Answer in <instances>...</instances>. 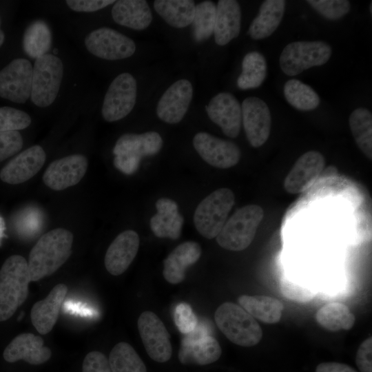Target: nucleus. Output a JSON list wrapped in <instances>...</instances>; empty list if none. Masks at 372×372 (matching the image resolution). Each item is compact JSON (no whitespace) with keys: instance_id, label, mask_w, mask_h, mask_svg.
<instances>
[{"instance_id":"f257e3e1","label":"nucleus","mask_w":372,"mask_h":372,"mask_svg":"<svg viewBox=\"0 0 372 372\" xmlns=\"http://www.w3.org/2000/svg\"><path fill=\"white\" fill-rule=\"evenodd\" d=\"M73 240V234L64 228L43 234L29 254L31 281H38L57 271L70 256Z\"/></svg>"},{"instance_id":"7c9ffc66","label":"nucleus","mask_w":372,"mask_h":372,"mask_svg":"<svg viewBox=\"0 0 372 372\" xmlns=\"http://www.w3.org/2000/svg\"><path fill=\"white\" fill-rule=\"evenodd\" d=\"M52 32L48 23L43 20L32 21L25 29L23 36V49L33 59L48 54L52 45Z\"/></svg>"},{"instance_id":"79ce46f5","label":"nucleus","mask_w":372,"mask_h":372,"mask_svg":"<svg viewBox=\"0 0 372 372\" xmlns=\"http://www.w3.org/2000/svg\"><path fill=\"white\" fill-rule=\"evenodd\" d=\"M23 145L18 131L0 132V162L19 152Z\"/></svg>"},{"instance_id":"ddd939ff","label":"nucleus","mask_w":372,"mask_h":372,"mask_svg":"<svg viewBox=\"0 0 372 372\" xmlns=\"http://www.w3.org/2000/svg\"><path fill=\"white\" fill-rule=\"evenodd\" d=\"M193 145L207 163L217 168L231 167L239 162L241 156L240 149L235 143L204 132L194 136Z\"/></svg>"},{"instance_id":"6e6552de","label":"nucleus","mask_w":372,"mask_h":372,"mask_svg":"<svg viewBox=\"0 0 372 372\" xmlns=\"http://www.w3.org/2000/svg\"><path fill=\"white\" fill-rule=\"evenodd\" d=\"M331 47L322 41H300L287 45L282 50L279 63L288 76H296L314 66L325 64L331 56Z\"/></svg>"},{"instance_id":"4c0bfd02","label":"nucleus","mask_w":372,"mask_h":372,"mask_svg":"<svg viewBox=\"0 0 372 372\" xmlns=\"http://www.w3.org/2000/svg\"><path fill=\"white\" fill-rule=\"evenodd\" d=\"M31 122L29 114L21 110L12 107H0V132L23 130L27 128Z\"/></svg>"},{"instance_id":"c03bdc74","label":"nucleus","mask_w":372,"mask_h":372,"mask_svg":"<svg viewBox=\"0 0 372 372\" xmlns=\"http://www.w3.org/2000/svg\"><path fill=\"white\" fill-rule=\"evenodd\" d=\"M19 223L18 225H20L22 231L28 234L35 233L43 225L42 213L37 208H28L22 212Z\"/></svg>"},{"instance_id":"3c124183","label":"nucleus","mask_w":372,"mask_h":372,"mask_svg":"<svg viewBox=\"0 0 372 372\" xmlns=\"http://www.w3.org/2000/svg\"><path fill=\"white\" fill-rule=\"evenodd\" d=\"M370 12L372 13V3H370Z\"/></svg>"},{"instance_id":"9d476101","label":"nucleus","mask_w":372,"mask_h":372,"mask_svg":"<svg viewBox=\"0 0 372 372\" xmlns=\"http://www.w3.org/2000/svg\"><path fill=\"white\" fill-rule=\"evenodd\" d=\"M84 43L92 54L109 61L130 57L136 51V44L132 39L106 27L90 32L85 37Z\"/></svg>"},{"instance_id":"a19ab883","label":"nucleus","mask_w":372,"mask_h":372,"mask_svg":"<svg viewBox=\"0 0 372 372\" xmlns=\"http://www.w3.org/2000/svg\"><path fill=\"white\" fill-rule=\"evenodd\" d=\"M174 322L180 333L187 334L195 329L198 318L190 305L182 302L175 308Z\"/></svg>"},{"instance_id":"9b49d317","label":"nucleus","mask_w":372,"mask_h":372,"mask_svg":"<svg viewBox=\"0 0 372 372\" xmlns=\"http://www.w3.org/2000/svg\"><path fill=\"white\" fill-rule=\"evenodd\" d=\"M33 66L26 59L17 58L0 70V96L17 103L30 98Z\"/></svg>"},{"instance_id":"4468645a","label":"nucleus","mask_w":372,"mask_h":372,"mask_svg":"<svg viewBox=\"0 0 372 372\" xmlns=\"http://www.w3.org/2000/svg\"><path fill=\"white\" fill-rule=\"evenodd\" d=\"M242 121L246 136L254 147L262 146L269 138L271 117L267 103L256 96L246 98L242 103Z\"/></svg>"},{"instance_id":"0eeeda50","label":"nucleus","mask_w":372,"mask_h":372,"mask_svg":"<svg viewBox=\"0 0 372 372\" xmlns=\"http://www.w3.org/2000/svg\"><path fill=\"white\" fill-rule=\"evenodd\" d=\"M63 76L61 60L46 54L37 58L32 71L30 99L40 107L50 106L56 99Z\"/></svg>"},{"instance_id":"c9c22d12","label":"nucleus","mask_w":372,"mask_h":372,"mask_svg":"<svg viewBox=\"0 0 372 372\" xmlns=\"http://www.w3.org/2000/svg\"><path fill=\"white\" fill-rule=\"evenodd\" d=\"M112 372H147L146 366L134 349L121 342L112 349L109 355Z\"/></svg>"},{"instance_id":"39448f33","label":"nucleus","mask_w":372,"mask_h":372,"mask_svg":"<svg viewBox=\"0 0 372 372\" xmlns=\"http://www.w3.org/2000/svg\"><path fill=\"white\" fill-rule=\"evenodd\" d=\"M163 144L162 137L156 132L125 134L118 138L113 149L114 165L125 174H133L141 158L157 154Z\"/></svg>"},{"instance_id":"a18cd8bd","label":"nucleus","mask_w":372,"mask_h":372,"mask_svg":"<svg viewBox=\"0 0 372 372\" xmlns=\"http://www.w3.org/2000/svg\"><path fill=\"white\" fill-rule=\"evenodd\" d=\"M372 337L364 340L360 345L355 362L360 372H372Z\"/></svg>"},{"instance_id":"09e8293b","label":"nucleus","mask_w":372,"mask_h":372,"mask_svg":"<svg viewBox=\"0 0 372 372\" xmlns=\"http://www.w3.org/2000/svg\"><path fill=\"white\" fill-rule=\"evenodd\" d=\"M209 335L208 326L203 321L198 323L195 329L189 333L185 334L183 338L187 340L195 341L198 340Z\"/></svg>"},{"instance_id":"f03ea898","label":"nucleus","mask_w":372,"mask_h":372,"mask_svg":"<svg viewBox=\"0 0 372 372\" xmlns=\"http://www.w3.org/2000/svg\"><path fill=\"white\" fill-rule=\"evenodd\" d=\"M31 276L27 260L20 255L8 257L0 269V322L8 320L25 301Z\"/></svg>"},{"instance_id":"c85d7f7f","label":"nucleus","mask_w":372,"mask_h":372,"mask_svg":"<svg viewBox=\"0 0 372 372\" xmlns=\"http://www.w3.org/2000/svg\"><path fill=\"white\" fill-rule=\"evenodd\" d=\"M238 300L242 309L263 322L276 323L282 317L284 305L277 298L267 296L242 295Z\"/></svg>"},{"instance_id":"473e14b6","label":"nucleus","mask_w":372,"mask_h":372,"mask_svg":"<svg viewBox=\"0 0 372 372\" xmlns=\"http://www.w3.org/2000/svg\"><path fill=\"white\" fill-rule=\"evenodd\" d=\"M267 75V62L258 52H250L243 58L242 72L237 79V85L241 90L260 87Z\"/></svg>"},{"instance_id":"1a4fd4ad","label":"nucleus","mask_w":372,"mask_h":372,"mask_svg":"<svg viewBox=\"0 0 372 372\" xmlns=\"http://www.w3.org/2000/svg\"><path fill=\"white\" fill-rule=\"evenodd\" d=\"M137 85L130 73L118 74L110 83L103 101L101 114L107 122L121 120L133 110L136 101Z\"/></svg>"},{"instance_id":"2eb2a0df","label":"nucleus","mask_w":372,"mask_h":372,"mask_svg":"<svg viewBox=\"0 0 372 372\" xmlns=\"http://www.w3.org/2000/svg\"><path fill=\"white\" fill-rule=\"evenodd\" d=\"M87 165V158L79 154L54 160L43 174V183L55 191L65 189L80 182L86 173Z\"/></svg>"},{"instance_id":"b1692460","label":"nucleus","mask_w":372,"mask_h":372,"mask_svg":"<svg viewBox=\"0 0 372 372\" xmlns=\"http://www.w3.org/2000/svg\"><path fill=\"white\" fill-rule=\"evenodd\" d=\"M157 213L149 222L150 228L158 238L178 239L181 234L183 216L178 213L176 203L169 198H161L156 203Z\"/></svg>"},{"instance_id":"49530a36","label":"nucleus","mask_w":372,"mask_h":372,"mask_svg":"<svg viewBox=\"0 0 372 372\" xmlns=\"http://www.w3.org/2000/svg\"><path fill=\"white\" fill-rule=\"evenodd\" d=\"M114 2L113 0H68L66 4L74 11L91 12L99 10Z\"/></svg>"},{"instance_id":"412c9836","label":"nucleus","mask_w":372,"mask_h":372,"mask_svg":"<svg viewBox=\"0 0 372 372\" xmlns=\"http://www.w3.org/2000/svg\"><path fill=\"white\" fill-rule=\"evenodd\" d=\"M3 356L8 362L23 360L26 362L39 365L45 363L52 356V351L43 346L41 337L31 333L17 335L4 349Z\"/></svg>"},{"instance_id":"6ab92c4d","label":"nucleus","mask_w":372,"mask_h":372,"mask_svg":"<svg viewBox=\"0 0 372 372\" xmlns=\"http://www.w3.org/2000/svg\"><path fill=\"white\" fill-rule=\"evenodd\" d=\"M46 154L43 147L35 145L11 159L0 171L1 180L10 185L24 183L41 169Z\"/></svg>"},{"instance_id":"f3484780","label":"nucleus","mask_w":372,"mask_h":372,"mask_svg":"<svg viewBox=\"0 0 372 372\" xmlns=\"http://www.w3.org/2000/svg\"><path fill=\"white\" fill-rule=\"evenodd\" d=\"M193 96V87L187 79L172 84L160 98L156 106L157 116L163 121L176 124L185 116Z\"/></svg>"},{"instance_id":"37998d69","label":"nucleus","mask_w":372,"mask_h":372,"mask_svg":"<svg viewBox=\"0 0 372 372\" xmlns=\"http://www.w3.org/2000/svg\"><path fill=\"white\" fill-rule=\"evenodd\" d=\"M82 372H112L108 359L101 352L88 353L83 362Z\"/></svg>"},{"instance_id":"a878e982","label":"nucleus","mask_w":372,"mask_h":372,"mask_svg":"<svg viewBox=\"0 0 372 372\" xmlns=\"http://www.w3.org/2000/svg\"><path fill=\"white\" fill-rule=\"evenodd\" d=\"M222 349L218 341L211 335L198 340L183 338L178 351V360L186 365H207L218 360Z\"/></svg>"},{"instance_id":"bb28decb","label":"nucleus","mask_w":372,"mask_h":372,"mask_svg":"<svg viewBox=\"0 0 372 372\" xmlns=\"http://www.w3.org/2000/svg\"><path fill=\"white\" fill-rule=\"evenodd\" d=\"M112 17L116 23L136 30L147 28L152 21L151 9L145 0L116 1Z\"/></svg>"},{"instance_id":"dca6fc26","label":"nucleus","mask_w":372,"mask_h":372,"mask_svg":"<svg viewBox=\"0 0 372 372\" xmlns=\"http://www.w3.org/2000/svg\"><path fill=\"white\" fill-rule=\"evenodd\" d=\"M210 120L230 138H236L240 131L242 110L239 101L229 92H220L205 107Z\"/></svg>"},{"instance_id":"5701e85b","label":"nucleus","mask_w":372,"mask_h":372,"mask_svg":"<svg viewBox=\"0 0 372 372\" xmlns=\"http://www.w3.org/2000/svg\"><path fill=\"white\" fill-rule=\"evenodd\" d=\"M202 249L194 241H187L177 246L165 259L163 274L171 284H178L185 278L186 269L200 258Z\"/></svg>"},{"instance_id":"de8ad7c7","label":"nucleus","mask_w":372,"mask_h":372,"mask_svg":"<svg viewBox=\"0 0 372 372\" xmlns=\"http://www.w3.org/2000/svg\"><path fill=\"white\" fill-rule=\"evenodd\" d=\"M315 372H357L351 366L340 362H327L319 364Z\"/></svg>"},{"instance_id":"c756f323","label":"nucleus","mask_w":372,"mask_h":372,"mask_svg":"<svg viewBox=\"0 0 372 372\" xmlns=\"http://www.w3.org/2000/svg\"><path fill=\"white\" fill-rule=\"evenodd\" d=\"M154 8L168 25L182 28L192 23L196 5L192 0H155Z\"/></svg>"},{"instance_id":"58836bf2","label":"nucleus","mask_w":372,"mask_h":372,"mask_svg":"<svg viewBox=\"0 0 372 372\" xmlns=\"http://www.w3.org/2000/svg\"><path fill=\"white\" fill-rule=\"evenodd\" d=\"M280 289L285 298L298 303L309 302L316 295V291L311 286L293 279L282 280Z\"/></svg>"},{"instance_id":"2f4dec72","label":"nucleus","mask_w":372,"mask_h":372,"mask_svg":"<svg viewBox=\"0 0 372 372\" xmlns=\"http://www.w3.org/2000/svg\"><path fill=\"white\" fill-rule=\"evenodd\" d=\"M317 322L330 331L349 330L355 323V316L341 302H329L320 307L315 316Z\"/></svg>"},{"instance_id":"8fccbe9b","label":"nucleus","mask_w":372,"mask_h":372,"mask_svg":"<svg viewBox=\"0 0 372 372\" xmlns=\"http://www.w3.org/2000/svg\"><path fill=\"white\" fill-rule=\"evenodd\" d=\"M5 35L3 30L1 29V19H0V47L3 43Z\"/></svg>"},{"instance_id":"e433bc0d","label":"nucleus","mask_w":372,"mask_h":372,"mask_svg":"<svg viewBox=\"0 0 372 372\" xmlns=\"http://www.w3.org/2000/svg\"><path fill=\"white\" fill-rule=\"evenodd\" d=\"M216 6L211 1H204L196 6L192 21L193 35L196 41L203 42L214 33Z\"/></svg>"},{"instance_id":"cd10ccee","label":"nucleus","mask_w":372,"mask_h":372,"mask_svg":"<svg viewBox=\"0 0 372 372\" xmlns=\"http://www.w3.org/2000/svg\"><path fill=\"white\" fill-rule=\"evenodd\" d=\"M285 1L267 0L261 4L258 15L249 28V36L260 40L271 35L280 25L285 10Z\"/></svg>"},{"instance_id":"f704fd0d","label":"nucleus","mask_w":372,"mask_h":372,"mask_svg":"<svg viewBox=\"0 0 372 372\" xmlns=\"http://www.w3.org/2000/svg\"><path fill=\"white\" fill-rule=\"evenodd\" d=\"M283 91L287 101L298 110H313L320 105V99L316 92L300 80L286 81Z\"/></svg>"},{"instance_id":"393cba45","label":"nucleus","mask_w":372,"mask_h":372,"mask_svg":"<svg viewBox=\"0 0 372 372\" xmlns=\"http://www.w3.org/2000/svg\"><path fill=\"white\" fill-rule=\"evenodd\" d=\"M241 10L237 1L220 0L216 6L214 39L218 45H225L236 38L240 31Z\"/></svg>"},{"instance_id":"20e7f679","label":"nucleus","mask_w":372,"mask_h":372,"mask_svg":"<svg viewBox=\"0 0 372 372\" xmlns=\"http://www.w3.org/2000/svg\"><path fill=\"white\" fill-rule=\"evenodd\" d=\"M263 217V209L259 205H248L241 207L226 221L216 237V242L227 250L245 249L253 241Z\"/></svg>"},{"instance_id":"aec40b11","label":"nucleus","mask_w":372,"mask_h":372,"mask_svg":"<svg viewBox=\"0 0 372 372\" xmlns=\"http://www.w3.org/2000/svg\"><path fill=\"white\" fill-rule=\"evenodd\" d=\"M140 244L138 234L131 229L119 234L107 249L104 264L113 276L125 272L136 257Z\"/></svg>"},{"instance_id":"f8f14e48","label":"nucleus","mask_w":372,"mask_h":372,"mask_svg":"<svg viewBox=\"0 0 372 372\" xmlns=\"http://www.w3.org/2000/svg\"><path fill=\"white\" fill-rule=\"evenodd\" d=\"M138 329L148 355L157 362L168 361L172 354L169 334L154 312H143L137 322Z\"/></svg>"},{"instance_id":"ea45409f","label":"nucleus","mask_w":372,"mask_h":372,"mask_svg":"<svg viewBox=\"0 0 372 372\" xmlns=\"http://www.w3.org/2000/svg\"><path fill=\"white\" fill-rule=\"evenodd\" d=\"M307 2L318 13L329 20H338L350 10V2L347 0H309Z\"/></svg>"},{"instance_id":"72a5a7b5","label":"nucleus","mask_w":372,"mask_h":372,"mask_svg":"<svg viewBox=\"0 0 372 372\" xmlns=\"http://www.w3.org/2000/svg\"><path fill=\"white\" fill-rule=\"evenodd\" d=\"M349 127L357 145L370 160L372 158V114L364 108L358 107L350 115Z\"/></svg>"},{"instance_id":"423d86ee","label":"nucleus","mask_w":372,"mask_h":372,"mask_svg":"<svg viewBox=\"0 0 372 372\" xmlns=\"http://www.w3.org/2000/svg\"><path fill=\"white\" fill-rule=\"evenodd\" d=\"M234 203V194L228 188L218 189L205 197L194 214V223L198 233L207 239L216 237Z\"/></svg>"},{"instance_id":"7ed1b4c3","label":"nucleus","mask_w":372,"mask_h":372,"mask_svg":"<svg viewBox=\"0 0 372 372\" xmlns=\"http://www.w3.org/2000/svg\"><path fill=\"white\" fill-rule=\"evenodd\" d=\"M214 319L220 331L237 345L252 347L262 337V330L255 318L234 303L227 302L220 305Z\"/></svg>"},{"instance_id":"4be33fe9","label":"nucleus","mask_w":372,"mask_h":372,"mask_svg":"<svg viewBox=\"0 0 372 372\" xmlns=\"http://www.w3.org/2000/svg\"><path fill=\"white\" fill-rule=\"evenodd\" d=\"M68 292L65 284L53 287L43 300L34 304L30 311L31 322L41 335L48 333L56 324L60 309Z\"/></svg>"},{"instance_id":"a211bd4d","label":"nucleus","mask_w":372,"mask_h":372,"mask_svg":"<svg viewBox=\"0 0 372 372\" xmlns=\"http://www.w3.org/2000/svg\"><path fill=\"white\" fill-rule=\"evenodd\" d=\"M325 165L324 156L318 151H309L300 156L284 180V188L289 194L301 193L318 179Z\"/></svg>"}]
</instances>
